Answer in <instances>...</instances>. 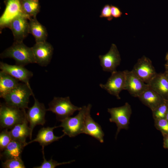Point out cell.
I'll use <instances>...</instances> for the list:
<instances>
[{
    "label": "cell",
    "mask_w": 168,
    "mask_h": 168,
    "mask_svg": "<svg viewBox=\"0 0 168 168\" xmlns=\"http://www.w3.org/2000/svg\"><path fill=\"white\" fill-rule=\"evenodd\" d=\"M0 56L2 58H12L16 64L23 66L36 63L32 47L27 46L23 42L15 41L10 47L1 54Z\"/></svg>",
    "instance_id": "1"
},
{
    "label": "cell",
    "mask_w": 168,
    "mask_h": 168,
    "mask_svg": "<svg viewBox=\"0 0 168 168\" xmlns=\"http://www.w3.org/2000/svg\"><path fill=\"white\" fill-rule=\"evenodd\" d=\"M83 133L95 138L100 143H103L104 142V132L100 126L91 117L90 112L86 116Z\"/></svg>",
    "instance_id": "18"
},
{
    "label": "cell",
    "mask_w": 168,
    "mask_h": 168,
    "mask_svg": "<svg viewBox=\"0 0 168 168\" xmlns=\"http://www.w3.org/2000/svg\"><path fill=\"white\" fill-rule=\"evenodd\" d=\"M42 150L43 155V161L40 166L34 167V168H54L58 166L70 164L75 161V160H72L67 162H58L57 161L53 160L52 158L49 160L47 161L45 157L44 148H42Z\"/></svg>",
    "instance_id": "25"
},
{
    "label": "cell",
    "mask_w": 168,
    "mask_h": 168,
    "mask_svg": "<svg viewBox=\"0 0 168 168\" xmlns=\"http://www.w3.org/2000/svg\"><path fill=\"white\" fill-rule=\"evenodd\" d=\"M2 167L4 168H25L24 162L21 158H11L7 159L2 163Z\"/></svg>",
    "instance_id": "26"
},
{
    "label": "cell",
    "mask_w": 168,
    "mask_h": 168,
    "mask_svg": "<svg viewBox=\"0 0 168 168\" xmlns=\"http://www.w3.org/2000/svg\"><path fill=\"white\" fill-rule=\"evenodd\" d=\"M30 18L20 15L16 17L10 22L8 27L12 30L15 41L23 42L29 34V20Z\"/></svg>",
    "instance_id": "13"
},
{
    "label": "cell",
    "mask_w": 168,
    "mask_h": 168,
    "mask_svg": "<svg viewBox=\"0 0 168 168\" xmlns=\"http://www.w3.org/2000/svg\"><path fill=\"white\" fill-rule=\"evenodd\" d=\"M34 1H38L39 2V0H34Z\"/></svg>",
    "instance_id": "38"
},
{
    "label": "cell",
    "mask_w": 168,
    "mask_h": 168,
    "mask_svg": "<svg viewBox=\"0 0 168 168\" xmlns=\"http://www.w3.org/2000/svg\"><path fill=\"white\" fill-rule=\"evenodd\" d=\"M148 86L132 70H126L125 90L132 96L138 98Z\"/></svg>",
    "instance_id": "14"
},
{
    "label": "cell",
    "mask_w": 168,
    "mask_h": 168,
    "mask_svg": "<svg viewBox=\"0 0 168 168\" xmlns=\"http://www.w3.org/2000/svg\"><path fill=\"white\" fill-rule=\"evenodd\" d=\"M164 67L165 69V71L168 72V63H166Z\"/></svg>",
    "instance_id": "33"
},
{
    "label": "cell",
    "mask_w": 168,
    "mask_h": 168,
    "mask_svg": "<svg viewBox=\"0 0 168 168\" xmlns=\"http://www.w3.org/2000/svg\"><path fill=\"white\" fill-rule=\"evenodd\" d=\"M164 75L168 79V72L165 71L163 73Z\"/></svg>",
    "instance_id": "35"
},
{
    "label": "cell",
    "mask_w": 168,
    "mask_h": 168,
    "mask_svg": "<svg viewBox=\"0 0 168 168\" xmlns=\"http://www.w3.org/2000/svg\"><path fill=\"white\" fill-rule=\"evenodd\" d=\"M0 69L19 81L30 85L29 80L33 76V73L24 66L16 64L10 65L0 62Z\"/></svg>",
    "instance_id": "15"
},
{
    "label": "cell",
    "mask_w": 168,
    "mask_h": 168,
    "mask_svg": "<svg viewBox=\"0 0 168 168\" xmlns=\"http://www.w3.org/2000/svg\"><path fill=\"white\" fill-rule=\"evenodd\" d=\"M166 101L167 104V105H168V99L167 100H166Z\"/></svg>",
    "instance_id": "37"
},
{
    "label": "cell",
    "mask_w": 168,
    "mask_h": 168,
    "mask_svg": "<svg viewBox=\"0 0 168 168\" xmlns=\"http://www.w3.org/2000/svg\"><path fill=\"white\" fill-rule=\"evenodd\" d=\"M168 109V105L166 100L152 111L154 120L165 118Z\"/></svg>",
    "instance_id": "27"
},
{
    "label": "cell",
    "mask_w": 168,
    "mask_h": 168,
    "mask_svg": "<svg viewBox=\"0 0 168 168\" xmlns=\"http://www.w3.org/2000/svg\"><path fill=\"white\" fill-rule=\"evenodd\" d=\"M132 71L147 84L157 73L151 60L145 56L138 59Z\"/></svg>",
    "instance_id": "10"
},
{
    "label": "cell",
    "mask_w": 168,
    "mask_h": 168,
    "mask_svg": "<svg viewBox=\"0 0 168 168\" xmlns=\"http://www.w3.org/2000/svg\"><path fill=\"white\" fill-rule=\"evenodd\" d=\"M91 105L88 104L82 107L76 116L69 117L61 121L59 127L63 128L62 131L69 137H74L83 133L85 119L87 114L91 112Z\"/></svg>",
    "instance_id": "2"
},
{
    "label": "cell",
    "mask_w": 168,
    "mask_h": 168,
    "mask_svg": "<svg viewBox=\"0 0 168 168\" xmlns=\"http://www.w3.org/2000/svg\"><path fill=\"white\" fill-rule=\"evenodd\" d=\"M154 123L155 127L163 137L168 135V121L166 118L154 120Z\"/></svg>",
    "instance_id": "29"
},
{
    "label": "cell",
    "mask_w": 168,
    "mask_h": 168,
    "mask_svg": "<svg viewBox=\"0 0 168 168\" xmlns=\"http://www.w3.org/2000/svg\"><path fill=\"white\" fill-rule=\"evenodd\" d=\"M34 102L33 106L28 109L26 117L32 134L35 127L37 125H44L45 123V115L47 109L44 104L40 102L35 98L34 94Z\"/></svg>",
    "instance_id": "9"
},
{
    "label": "cell",
    "mask_w": 168,
    "mask_h": 168,
    "mask_svg": "<svg viewBox=\"0 0 168 168\" xmlns=\"http://www.w3.org/2000/svg\"><path fill=\"white\" fill-rule=\"evenodd\" d=\"M163 137V147L164 148L168 149V135Z\"/></svg>",
    "instance_id": "32"
},
{
    "label": "cell",
    "mask_w": 168,
    "mask_h": 168,
    "mask_svg": "<svg viewBox=\"0 0 168 168\" xmlns=\"http://www.w3.org/2000/svg\"><path fill=\"white\" fill-rule=\"evenodd\" d=\"M28 123L26 116L22 123L16 125L11 129L9 132L12 140L21 142L25 144L26 146V138L29 137L30 139L31 140L32 135Z\"/></svg>",
    "instance_id": "19"
},
{
    "label": "cell",
    "mask_w": 168,
    "mask_h": 168,
    "mask_svg": "<svg viewBox=\"0 0 168 168\" xmlns=\"http://www.w3.org/2000/svg\"><path fill=\"white\" fill-rule=\"evenodd\" d=\"M26 144L19 141L12 140L0 154V158L5 160L21 158V154Z\"/></svg>",
    "instance_id": "21"
},
{
    "label": "cell",
    "mask_w": 168,
    "mask_h": 168,
    "mask_svg": "<svg viewBox=\"0 0 168 168\" xmlns=\"http://www.w3.org/2000/svg\"><path fill=\"white\" fill-rule=\"evenodd\" d=\"M29 32L34 37L36 43L46 41L48 36L45 27L37 20L36 17L29 20Z\"/></svg>",
    "instance_id": "22"
},
{
    "label": "cell",
    "mask_w": 168,
    "mask_h": 168,
    "mask_svg": "<svg viewBox=\"0 0 168 168\" xmlns=\"http://www.w3.org/2000/svg\"><path fill=\"white\" fill-rule=\"evenodd\" d=\"M5 8L0 18V29L8 27L11 21L16 16L23 15L24 13L21 0H4Z\"/></svg>",
    "instance_id": "8"
},
{
    "label": "cell",
    "mask_w": 168,
    "mask_h": 168,
    "mask_svg": "<svg viewBox=\"0 0 168 168\" xmlns=\"http://www.w3.org/2000/svg\"><path fill=\"white\" fill-rule=\"evenodd\" d=\"M19 81L2 71H0V97L3 98L20 83Z\"/></svg>",
    "instance_id": "23"
},
{
    "label": "cell",
    "mask_w": 168,
    "mask_h": 168,
    "mask_svg": "<svg viewBox=\"0 0 168 168\" xmlns=\"http://www.w3.org/2000/svg\"><path fill=\"white\" fill-rule=\"evenodd\" d=\"M138 98L141 102L152 111L166 100L149 86Z\"/></svg>",
    "instance_id": "17"
},
{
    "label": "cell",
    "mask_w": 168,
    "mask_h": 168,
    "mask_svg": "<svg viewBox=\"0 0 168 168\" xmlns=\"http://www.w3.org/2000/svg\"><path fill=\"white\" fill-rule=\"evenodd\" d=\"M22 10L26 15L30 17H36L40 11L39 2L34 0H21Z\"/></svg>",
    "instance_id": "24"
},
{
    "label": "cell",
    "mask_w": 168,
    "mask_h": 168,
    "mask_svg": "<svg viewBox=\"0 0 168 168\" xmlns=\"http://www.w3.org/2000/svg\"><path fill=\"white\" fill-rule=\"evenodd\" d=\"M25 109L10 106L5 102L0 104L1 128L11 129L16 124L22 123L26 117Z\"/></svg>",
    "instance_id": "4"
},
{
    "label": "cell",
    "mask_w": 168,
    "mask_h": 168,
    "mask_svg": "<svg viewBox=\"0 0 168 168\" xmlns=\"http://www.w3.org/2000/svg\"><path fill=\"white\" fill-rule=\"evenodd\" d=\"M148 84L165 100L168 99V79L163 73H157Z\"/></svg>",
    "instance_id": "20"
},
{
    "label": "cell",
    "mask_w": 168,
    "mask_h": 168,
    "mask_svg": "<svg viewBox=\"0 0 168 168\" xmlns=\"http://www.w3.org/2000/svg\"><path fill=\"white\" fill-rule=\"evenodd\" d=\"M100 65L103 71L111 73L116 71L120 65L121 58L116 45L112 44L108 52L103 55H99Z\"/></svg>",
    "instance_id": "11"
},
{
    "label": "cell",
    "mask_w": 168,
    "mask_h": 168,
    "mask_svg": "<svg viewBox=\"0 0 168 168\" xmlns=\"http://www.w3.org/2000/svg\"><path fill=\"white\" fill-rule=\"evenodd\" d=\"M99 17L101 18H106L110 21H111L113 17L111 15L110 6L108 4L105 5L102 8Z\"/></svg>",
    "instance_id": "30"
},
{
    "label": "cell",
    "mask_w": 168,
    "mask_h": 168,
    "mask_svg": "<svg viewBox=\"0 0 168 168\" xmlns=\"http://www.w3.org/2000/svg\"><path fill=\"white\" fill-rule=\"evenodd\" d=\"M107 111L110 115L109 121L115 123L117 127L115 138L116 139L120 131L122 129L127 130L129 128L130 119L132 114L130 105L126 102L123 105L108 108Z\"/></svg>",
    "instance_id": "6"
},
{
    "label": "cell",
    "mask_w": 168,
    "mask_h": 168,
    "mask_svg": "<svg viewBox=\"0 0 168 168\" xmlns=\"http://www.w3.org/2000/svg\"><path fill=\"white\" fill-rule=\"evenodd\" d=\"M12 140L9 131L8 129L5 128L0 133V149L3 151L7 146Z\"/></svg>",
    "instance_id": "28"
},
{
    "label": "cell",
    "mask_w": 168,
    "mask_h": 168,
    "mask_svg": "<svg viewBox=\"0 0 168 168\" xmlns=\"http://www.w3.org/2000/svg\"><path fill=\"white\" fill-rule=\"evenodd\" d=\"M58 127V126L51 127H48L41 128L39 131L36 138L27 142L26 145L33 142H37L42 147V148H44V147L58 141L65 135L64 133L60 136H56L54 135V130Z\"/></svg>",
    "instance_id": "16"
},
{
    "label": "cell",
    "mask_w": 168,
    "mask_h": 168,
    "mask_svg": "<svg viewBox=\"0 0 168 168\" xmlns=\"http://www.w3.org/2000/svg\"><path fill=\"white\" fill-rule=\"evenodd\" d=\"M111 73L106 83H100L99 86L110 94L115 96L118 99H120L119 94L125 88L126 70H116Z\"/></svg>",
    "instance_id": "7"
},
{
    "label": "cell",
    "mask_w": 168,
    "mask_h": 168,
    "mask_svg": "<svg viewBox=\"0 0 168 168\" xmlns=\"http://www.w3.org/2000/svg\"><path fill=\"white\" fill-rule=\"evenodd\" d=\"M35 63L42 67H46L50 63L53 53L52 45L46 41L36 43L32 47Z\"/></svg>",
    "instance_id": "12"
},
{
    "label": "cell",
    "mask_w": 168,
    "mask_h": 168,
    "mask_svg": "<svg viewBox=\"0 0 168 168\" xmlns=\"http://www.w3.org/2000/svg\"><path fill=\"white\" fill-rule=\"evenodd\" d=\"M33 94L30 85L23 82L19 83L2 98L5 103L9 105L26 109L29 108L30 97Z\"/></svg>",
    "instance_id": "3"
},
{
    "label": "cell",
    "mask_w": 168,
    "mask_h": 168,
    "mask_svg": "<svg viewBox=\"0 0 168 168\" xmlns=\"http://www.w3.org/2000/svg\"><path fill=\"white\" fill-rule=\"evenodd\" d=\"M47 111L55 114L57 119L61 121L72 115L76 111L80 110L82 107H78L73 104L69 96L54 97L49 103Z\"/></svg>",
    "instance_id": "5"
},
{
    "label": "cell",
    "mask_w": 168,
    "mask_h": 168,
    "mask_svg": "<svg viewBox=\"0 0 168 168\" xmlns=\"http://www.w3.org/2000/svg\"><path fill=\"white\" fill-rule=\"evenodd\" d=\"M111 10L112 16L114 18H118L121 17L122 12L117 7L111 5Z\"/></svg>",
    "instance_id": "31"
},
{
    "label": "cell",
    "mask_w": 168,
    "mask_h": 168,
    "mask_svg": "<svg viewBox=\"0 0 168 168\" xmlns=\"http://www.w3.org/2000/svg\"><path fill=\"white\" fill-rule=\"evenodd\" d=\"M165 60L166 63H168V52L166 53L165 56Z\"/></svg>",
    "instance_id": "34"
},
{
    "label": "cell",
    "mask_w": 168,
    "mask_h": 168,
    "mask_svg": "<svg viewBox=\"0 0 168 168\" xmlns=\"http://www.w3.org/2000/svg\"><path fill=\"white\" fill-rule=\"evenodd\" d=\"M166 119L168 121V109L166 114Z\"/></svg>",
    "instance_id": "36"
}]
</instances>
